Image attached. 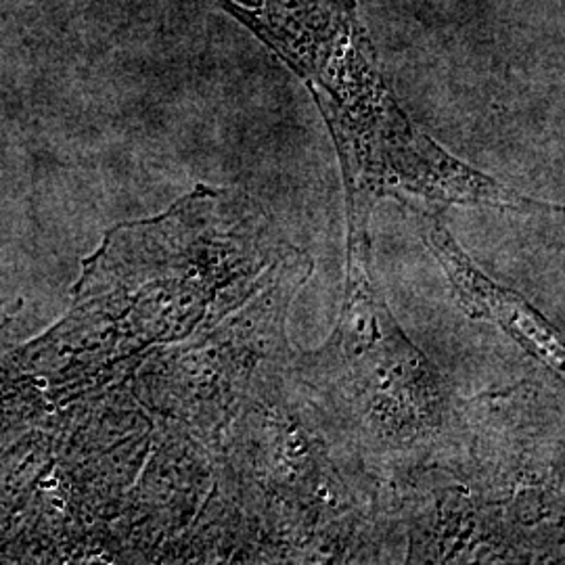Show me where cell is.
<instances>
[{
	"mask_svg": "<svg viewBox=\"0 0 565 565\" xmlns=\"http://www.w3.org/2000/svg\"><path fill=\"white\" fill-rule=\"evenodd\" d=\"M369 221L348 212L345 289L333 335L289 364L340 448L363 467L390 471L436 455L450 404L440 371L404 335L377 287Z\"/></svg>",
	"mask_w": 565,
	"mask_h": 565,
	"instance_id": "6da1fadb",
	"label": "cell"
},
{
	"mask_svg": "<svg viewBox=\"0 0 565 565\" xmlns=\"http://www.w3.org/2000/svg\"><path fill=\"white\" fill-rule=\"evenodd\" d=\"M281 366L264 373L235 415L237 490L245 507L277 539L335 545L366 520V490L345 476L366 478L361 463L335 457L338 443L315 404L281 380Z\"/></svg>",
	"mask_w": 565,
	"mask_h": 565,
	"instance_id": "7a4b0ae2",
	"label": "cell"
},
{
	"mask_svg": "<svg viewBox=\"0 0 565 565\" xmlns=\"http://www.w3.org/2000/svg\"><path fill=\"white\" fill-rule=\"evenodd\" d=\"M422 228V237L436 260L443 264L448 281L471 319L497 324L530 356L562 382L564 380V342L562 333L536 312L524 298L503 285L492 281L471 263L463 247L455 242L436 207L411 205Z\"/></svg>",
	"mask_w": 565,
	"mask_h": 565,
	"instance_id": "3957f363",
	"label": "cell"
},
{
	"mask_svg": "<svg viewBox=\"0 0 565 565\" xmlns=\"http://www.w3.org/2000/svg\"><path fill=\"white\" fill-rule=\"evenodd\" d=\"M21 302L13 300V302H0V331L7 327V324L13 321V317L20 312Z\"/></svg>",
	"mask_w": 565,
	"mask_h": 565,
	"instance_id": "277c9868",
	"label": "cell"
}]
</instances>
